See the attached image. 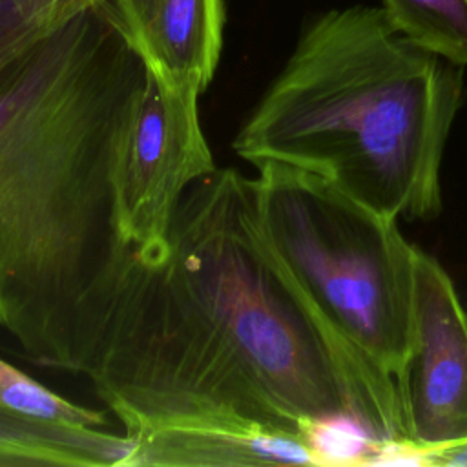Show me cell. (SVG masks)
I'll return each mask as SVG.
<instances>
[{
	"label": "cell",
	"mask_w": 467,
	"mask_h": 467,
	"mask_svg": "<svg viewBox=\"0 0 467 467\" xmlns=\"http://www.w3.org/2000/svg\"><path fill=\"white\" fill-rule=\"evenodd\" d=\"M144 78L102 2L0 69V328L36 365L78 374L126 257L113 170Z\"/></svg>",
	"instance_id": "obj_1"
},
{
	"label": "cell",
	"mask_w": 467,
	"mask_h": 467,
	"mask_svg": "<svg viewBox=\"0 0 467 467\" xmlns=\"http://www.w3.org/2000/svg\"><path fill=\"white\" fill-rule=\"evenodd\" d=\"M465 67L403 36L381 7L316 16L237 130L252 168L317 175L390 217L441 210V159L463 99Z\"/></svg>",
	"instance_id": "obj_2"
},
{
	"label": "cell",
	"mask_w": 467,
	"mask_h": 467,
	"mask_svg": "<svg viewBox=\"0 0 467 467\" xmlns=\"http://www.w3.org/2000/svg\"><path fill=\"white\" fill-rule=\"evenodd\" d=\"M164 265L294 427L345 416L378 441H407L394 385L348 352L270 250L250 177L217 166L190 188Z\"/></svg>",
	"instance_id": "obj_3"
},
{
	"label": "cell",
	"mask_w": 467,
	"mask_h": 467,
	"mask_svg": "<svg viewBox=\"0 0 467 467\" xmlns=\"http://www.w3.org/2000/svg\"><path fill=\"white\" fill-rule=\"evenodd\" d=\"M254 170L257 221L290 281L348 352L394 385L409 345L416 246L396 219L317 175Z\"/></svg>",
	"instance_id": "obj_4"
},
{
	"label": "cell",
	"mask_w": 467,
	"mask_h": 467,
	"mask_svg": "<svg viewBox=\"0 0 467 467\" xmlns=\"http://www.w3.org/2000/svg\"><path fill=\"white\" fill-rule=\"evenodd\" d=\"M78 374L124 436L197 420H252L299 432L255 387L164 261L126 252Z\"/></svg>",
	"instance_id": "obj_5"
},
{
	"label": "cell",
	"mask_w": 467,
	"mask_h": 467,
	"mask_svg": "<svg viewBox=\"0 0 467 467\" xmlns=\"http://www.w3.org/2000/svg\"><path fill=\"white\" fill-rule=\"evenodd\" d=\"M201 91L146 67L120 128L113 186L122 244L144 263L170 252V232L190 188L217 170L199 113Z\"/></svg>",
	"instance_id": "obj_6"
},
{
	"label": "cell",
	"mask_w": 467,
	"mask_h": 467,
	"mask_svg": "<svg viewBox=\"0 0 467 467\" xmlns=\"http://www.w3.org/2000/svg\"><path fill=\"white\" fill-rule=\"evenodd\" d=\"M394 389L410 445L467 441V310L445 268L418 246L409 345Z\"/></svg>",
	"instance_id": "obj_7"
},
{
	"label": "cell",
	"mask_w": 467,
	"mask_h": 467,
	"mask_svg": "<svg viewBox=\"0 0 467 467\" xmlns=\"http://www.w3.org/2000/svg\"><path fill=\"white\" fill-rule=\"evenodd\" d=\"M144 66L193 86L212 82L224 29L223 0H102Z\"/></svg>",
	"instance_id": "obj_8"
},
{
	"label": "cell",
	"mask_w": 467,
	"mask_h": 467,
	"mask_svg": "<svg viewBox=\"0 0 467 467\" xmlns=\"http://www.w3.org/2000/svg\"><path fill=\"white\" fill-rule=\"evenodd\" d=\"M130 467L144 465H314L299 432L252 420L159 425L131 438Z\"/></svg>",
	"instance_id": "obj_9"
},
{
	"label": "cell",
	"mask_w": 467,
	"mask_h": 467,
	"mask_svg": "<svg viewBox=\"0 0 467 467\" xmlns=\"http://www.w3.org/2000/svg\"><path fill=\"white\" fill-rule=\"evenodd\" d=\"M381 9L410 42L467 67V0H381Z\"/></svg>",
	"instance_id": "obj_10"
},
{
	"label": "cell",
	"mask_w": 467,
	"mask_h": 467,
	"mask_svg": "<svg viewBox=\"0 0 467 467\" xmlns=\"http://www.w3.org/2000/svg\"><path fill=\"white\" fill-rule=\"evenodd\" d=\"M0 410L75 431L106 429L108 418L47 389L0 358Z\"/></svg>",
	"instance_id": "obj_11"
},
{
	"label": "cell",
	"mask_w": 467,
	"mask_h": 467,
	"mask_svg": "<svg viewBox=\"0 0 467 467\" xmlns=\"http://www.w3.org/2000/svg\"><path fill=\"white\" fill-rule=\"evenodd\" d=\"M102 0H0V69L49 31Z\"/></svg>",
	"instance_id": "obj_12"
},
{
	"label": "cell",
	"mask_w": 467,
	"mask_h": 467,
	"mask_svg": "<svg viewBox=\"0 0 467 467\" xmlns=\"http://www.w3.org/2000/svg\"><path fill=\"white\" fill-rule=\"evenodd\" d=\"M314 465H372L383 441H378L352 418L306 420L299 427Z\"/></svg>",
	"instance_id": "obj_13"
},
{
	"label": "cell",
	"mask_w": 467,
	"mask_h": 467,
	"mask_svg": "<svg viewBox=\"0 0 467 467\" xmlns=\"http://www.w3.org/2000/svg\"><path fill=\"white\" fill-rule=\"evenodd\" d=\"M421 465L467 467V441L434 449H421Z\"/></svg>",
	"instance_id": "obj_14"
}]
</instances>
